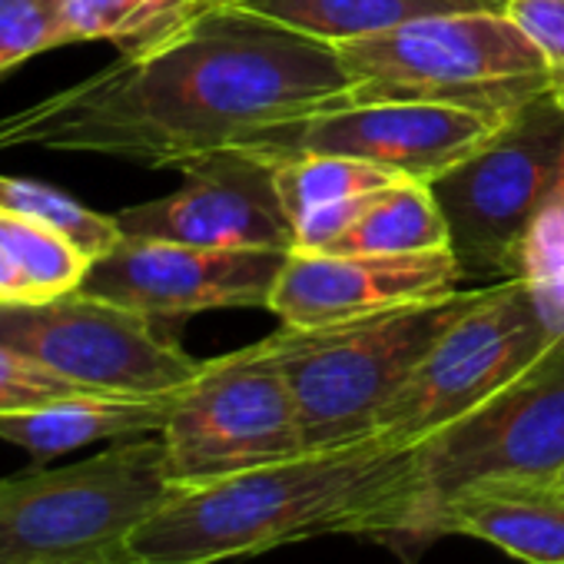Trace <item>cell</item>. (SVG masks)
<instances>
[{"label":"cell","instance_id":"30","mask_svg":"<svg viewBox=\"0 0 564 564\" xmlns=\"http://www.w3.org/2000/svg\"><path fill=\"white\" fill-rule=\"evenodd\" d=\"M90 564H94V561H90Z\"/></svg>","mask_w":564,"mask_h":564},{"label":"cell","instance_id":"28","mask_svg":"<svg viewBox=\"0 0 564 564\" xmlns=\"http://www.w3.org/2000/svg\"><path fill=\"white\" fill-rule=\"evenodd\" d=\"M554 481H557V485H561V488H564V468H561V471H557V475H554Z\"/></svg>","mask_w":564,"mask_h":564},{"label":"cell","instance_id":"23","mask_svg":"<svg viewBox=\"0 0 564 564\" xmlns=\"http://www.w3.org/2000/svg\"><path fill=\"white\" fill-rule=\"evenodd\" d=\"M64 47L61 0H0V77Z\"/></svg>","mask_w":564,"mask_h":564},{"label":"cell","instance_id":"24","mask_svg":"<svg viewBox=\"0 0 564 564\" xmlns=\"http://www.w3.org/2000/svg\"><path fill=\"white\" fill-rule=\"evenodd\" d=\"M84 392H90V389H80V386L67 382L64 376L51 372L47 366H41L8 346H0V415L41 409L57 399H70V395H84Z\"/></svg>","mask_w":564,"mask_h":564},{"label":"cell","instance_id":"6","mask_svg":"<svg viewBox=\"0 0 564 564\" xmlns=\"http://www.w3.org/2000/svg\"><path fill=\"white\" fill-rule=\"evenodd\" d=\"M564 339V310L528 275L478 290L382 412L376 435L419 445L514 382Z\"/></svg>","mask_w":564,"mask_h":564},{"label":"cell","instance_id":"19","mask_svg":"<svg viewBox=\"0 0 564 564\" xmlns=\"http://www.w3.org/2000/svg\"><path fill=\"white\" fill-rule=\"evenodd\" d=\"M232 4L326 44H349L386 34L419 18L481 11L485 0H232ZM498 11V8H491Z\"/></svg>","mask_w":564,"mask_h":564},{"label":"cell","instance_id":"26","mask_svg":"<svg viewBox=\"0 0 564 564\" xmlns=\"http://www.w3.org/2000/svg\"><path fill=\"white\" fill-rule=\"evenodd\" d=\"M564 94V87H557ZM551 206H561L564 209V150H561V163H557V180H554V189H551Z\"/></svg>","mask_w":564,"mask_h":564},{"label":"cell","instance_id":"5","mask_svg":"<svg viewBox=\"0 0 564 564\" xmlns=\"http://www.w3.org/2000/svg\"><path fill=\"white\" fill-rule=\"evenodd\" d=\"M359 100H438L514 113L554 90L544 54L505 11H452L336 44Z\"/></svg>","mask_w":564,"mask_h":564},{"label":"cell","instance_id":"22","mask_svg":"<svg viewBox=\"0 0 564 564\" xmlns=\"http://www.w3.org/2000/svg\"><path fill=\"white\" fill-rule=\"evenodd\" d=\"M0 209L21 213L61 236H67L74 246H80L94 262L107 256L120 239V223L110 213H97L74 199L70 193L44 183V180H28V176H4L0 173Z\"/></svg>","mask_w":564,"mask_h":564},{"label":"cell","instance_id":"17","mask_svg":"<svg viewBox=\"0 0 564 564\" xmlns=\"http://www.w3.org/2000/svg\"><path fill=\"white\" fill-rule=\"evenodd\" d=\"M173 395H107L84 392L70 399H57L41 409L0 415V442L24 448L37 465L87 448L94 442H123L140 435H160L170 412Z\"/></svg>","mask_w":564,"mask_h":564},{"label":"cell","instance_id":"11","mask_svg":"<svg viewBox=\"0 0 564 564\" xmlns=\"http://www.w3.org/2000/svg\"><path fill=\"white\" fill-rule=\"evenodd\" d=\"M286 256V249H216L123 236L94 262L80 290L156 323L209 310H265Z\"/></svg>","mask_w":564,"mask_h":564},{"label":"cell","instance_id":"7","mask_svg":"<svg viewBox=\"0 0 564 564\" xmlns=\"http://www.w3.org/2000/svg\"><path fill=\"white\" fill-rule=\"evenodd\" d=\"M561 150L564 94L554 87L429 183L465 275H521V252L551 199Z\"/></svg>","mask_w":564,"mask_h":564},{"label":"cell","instance_id":"18","mask_svg":"<svg viewBox=\"0 0 564 564\" xmlns=\"http://www.w3.org/2000/svg\"><path fill=\"white\" fill-rule=\"evenodd\" d=\"M94 256L67 236L0 209V306H37L77 293Z\"/></svg>","mask_w":564,"mask_h":564},{"label":"cell","instance_id":"21","mask_svg":"<svg viewBox=\"0 0 564 564\" xmlns=\"http://www.w3.org/2000/svg\"><path fill=\"white\" fill-rule=\"evenodd\" d=\"M213 0H61L67 44L107 41L120 54L153 47L199 18Z\"/></svg>","mask_w":564,"mask_h":564},{"label":"cell","instance_id":"10","mask_svg":"<svg viewBox=\"0 0 564 564\" xmlns=\"http://www.w3.org/2000/svg\"><path fill=\"white\" fill-rule=\"evenodd\" d=\"M419 452L432 505L485 478H554L564 468V339Z\"/></svg>","mask_w":564,"mask_h":564},{"label":"cell","instance_id":"1","mask_svg":"<svg viewBox=\"0 0 564 564\" xmlns=\"http://www.w3.org/2000/svg\"><path fill=\"white\" fill-rule=\"evenodd\" d=\"M349 104L356 84L333 44L213 0L166 41L0 117V153L37 147L183 173L219 153H265Z\"/></svg>","mask_w":564,"mask_h":564},{"label":"cell","instance_id":"29","mask_svg":"<svg viewBox=\"0 0 564 564\" xmlns=\"http://www.w3.org/2000/svg\"><path fill=\"white\" fill-rule=\"evenodd\" d=\"M485 4H491V8H498V11H501V4H505V0H485Z\"/></svg>","mask_w":564,"mask_h":564},{"label":"cell","instance_id":"16","mask_svg":"<svg viewBox=\"0 0 564 564\" xmlns=\"http://www.w3.org/2000/svg\"><path fill=\"white\" fill-rule=\"evenodd\" d=\"M272 173L296 252H329L369 196L402 180L376 163L339 153H293L275 160Z\"/></svg>","mask_w":564,"mask_h":564},{"label":"cell","instance_id":"3","mask_svg":"<svg viewBox=\"0 0 564 564\" xmlns=\"http://www.w3.org/2000/svg\"><path fill=\"white\" fill-rule=\"evenodd\" d=\"M475 296L478 290H452L352 323L319 329L279 326L265 336L293 389L306 448H336L372 438L382 412Z\"/></svg>","mask_w":564,"mask_h":564},{"label":"cell","instance_id":"8","mask_svg":"<svg viewBox=\"0 0 564 564\" xmlns=\"http://www.w3.org/2000/svg\"><path fill=\"white\" fill-rule=\"evenodd\" d=\"M170 478L199 485L306 452L293 389L265 339L219 359L176 392L160 432Z\"/></svg>","mask_w":564,"mask_h":564},{"label":"cell","instance_id":"25","mask_svg":"<svg viewBox=\"0 0 564 564\" xmlns=\"http://www.w3.org/2000/svg\"><path fill=\"white\" fill-rule=\"evenodd\" d=\"M501 11L544 54L554 87H564V0H505Z\"/></svg>","mask_w":564,"mask_h":564},{"label":"cell","instance_id":"20","mask_svg":"<svg viewBox=\"0 0 564 564\" xmlns=\"http://www.w3.org/2000/svg\"><path fill=\"white\" fill-rule=\"evenodd\" d=\"M448 249V223L429 183L395 180L372 193L356 223L333 242L329 252H432Z\"/></svg>","mask_w":564,"mask_h":564},{"label":"cell","instance_id":"12","mask_svg":"<svg viewBox=\"0 0 564 564\" xmlns=\"http://www.w3.org/2000/svg\"><path fill=\"white\" fill-rule=\"evenodd\" d=\"M508 117L438 100H359L286 130L259 156L275 163L293 153H339L432 183L491 140Z\"/></svg>","mask_w":564,"mask_h":564},{"label":"cell","instance_id":"14","mask_svg":"<svg viewBox=\"0 0 564 564\" xmlns=\"http://www.w3.org/2000/svg\"><path fill=\"white\" fill-rule=\"evenodd\" d=\"M465 279L452 249L432 252H290L265 310L282 326L319 329L458 290Z\"/></svg>","mask_w":564,"mask_h":564},{"label":"cell","instance_id":"27","mask_svg":"<svg viewBox=\"0 0 564 564\" xmlns=\"http://www.w3.org/2000/svg\"><path fill=\"white\" fill-rule=\"evenodd\" d=\"M94 564H140V561H133V557L120 554V557H104V561H94Z\"/></svg>","mask_w":564,"mask_h":564},{"label":"cell","instance_id":"4","mask_svg":"<svg viewBox=\"0 0 564 564\" xmlns=\"http://www.w3.org/2000/svg\"><path fill=\"white\" fill-rule=\"evenodd\" d=\"M173 488L160 435L113 442L67 468L0 478V564L120 557L130 534Z\"/></svg>","mask_w":564,"mask_h":564},{"label":"cell","instance_id":"9","mask_svg":"<svg viewBox=\"0 0 564 564\" xmlns=\"http://www.w3.org/2000/svg\"><path fill=\"white\" fill-rule=\"evenodd\" d=\"M0 346L107 395H173L203 369L156 319L84 290L37 306H0Z\"/></svg>","mask_w":564,"mask_h":564},{"label":"cell","instance_id":"13","mask_svg":"<svg viewBox=\"0 0 564 564\" xmlns=\"http://www.w3.org/2000/svg\"><path fill=\"white\" fill-rule=\"evenodd\" d=\"M272 166L259 153H219L183 170L180 189L113 216L120 232L137 239L293 252V226Z\"/></svg>","mask_w":564,"mask_h":564},{"label":"cell","instance_id":"2","mask_svg":"<svg viewBox=\"0 0 564 564\" xmlns=\"http://www.w3.org/2000/svg\"><path fill=\"white\" fill-rule=\"evenodd\" d=\"M429 518L432 491L419 445L372 435L176 485L130 534L123 554L140 564H219L326 534L429 541Z\"/></svg>","mask_w":564,"mask_h":564},{"label":"cell","instance_id":"15","mask_svg":"<svg viewBox=\"0 0 564 564\" xmlns=\"http://www.w3.org/2000/svg\"><path fill=\"white\" fill-rule=\"evenodd\" d=\"M465 534L521 564H564V488L554 478H485L432 505L429 541Z\"/></svg>","mask_w":564,"mask_h":564}]
</instances>
